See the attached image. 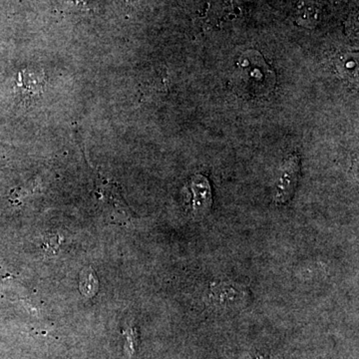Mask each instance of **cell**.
<instances>
[{"instance_id": "6", "label": "cell", "mask_w": 359, "mask_h": 359, "mask_svg": "<svg viewBox=\"0 0 359 359\" xmlns=\"http://www.w3.org/2000/svg\"><path fill=\"white\" fill-rule=\"evenodd\" d=\"M123 334L126 337V348L127 353H128L129 356L133 355L135 353V348H136V346H135V342H136V332H135L133 327H128L127 330L123 332Z\"/></svg>"}, {"instance_id": "3", "label": "cell", "mask_w": 359, "mask_h": 359, "mask_svg": "<svg viewBox=\"0 0 359 359\" xmlns=\"http://www.w3.org/2000/svg\"><path fill=\"white\" fill-rule=\"evenodd\" d=\"M210 302L214 306L224 308L247 306L250 292L244 285L230 282L212 283L210 287Z\"/></svg>"}, {"instance_id": "1", "label": "cell", "mask_w": 359, "mask_h": 359, "mask_svg": "<svg viewBox=\"0 0 359 359\" xmlns=\"http://www.w3.org/2000/svg\"><path fill=\"white\" fill-rule=\"evenodd\" d=\"M233 82L244 95L262 96L273 90L276 74L261 54L249 50L238 60Z\"/></svg>"}, {"instance_id": "2", "label": "cell", "mask_w": 359, "mask_h": 359, "mask_svg": "<svg viewBox=\"0 0 359 359\" xmlns=\"http://www.w3.org/2000/svg\"><path fill=\"white\" fill-rule=\"evenodd\" d=\"M301 174V157L290 155L285 159L278 174L273 193V200L278 205H285L294 197Z\"/></svg>"}, {"instance_id": "4", "label": "cell", "mask_w": 359, "mask_h": 359, "mask_svg": "<svg viewBox=\"0 0 359 359\" xmlns=\"http://www.w3.org/2000/svg\"><path fill=\"white\" fill-rule=\"evenodd\" d=\"M192 193V210L195 216L203 217L211 210L212 196L211 185L205 177L196 175L190 182Z\"/></svg>"}, {"instance_id": "5", "label": "cell", "mask_w": 359, "mask_h": 359, "mask_svg": "<svg viewBox=\"0 0 359 359\" xmlns=\"http://www.w3.org/2000/svg\"><path fill=\"white\" fill-rule=\"evenodd\" d=\"M98 280L92 268L84 269L80 273L79 290L81 294L87 297H92L98 290Z\"/></svg>"}]
</instances>
